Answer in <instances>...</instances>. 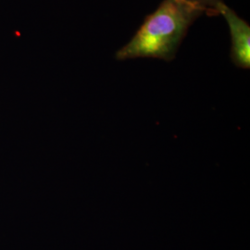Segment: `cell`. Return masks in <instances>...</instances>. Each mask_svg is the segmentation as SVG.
Returning <instances> with one entry per match:
<instances>
[{"instance_id":"cell-2","label":"cell","mask_w":250,"mask_h":250,"mask_svg":"<svg viewBox=\"0 0 250 250\" xmlns=\"http://www.w3.org/2000/svg\"><path fill=\"white\" fill-rule=\"evenodd\" d=\"M218 15H222L230 30L231 35V59L235 66L242 69L250 67V27L249 23L240 18L233 9H230L224 2L217 8Z\"/></svg>"},{"instance_id":"cell-3","label":"cell","mask_w":250,"mask_h":250,"mask_svg":"<svg viewBox=\"0 0 250 250\" xmlns=\"http://www.w3.org/2000/svg\"><path fill=\"white\" fill-rule=\"evenodd\" d=\"M205 9L208 15H218L216 8L224 0H185Z\"/></svg>"},{"instance_id":"cell-1","label":"cell","mask_w":250,"mask_h":250,"mask_svg":"<svg viewBox=\"0 0 250 250\" xmlns=\"http://www.w3.org/2000/svg\"><path fill=\"white\" fill-rule=\"evenodd\" d=\"M205 9L185 0H163L144 21L134 37L116 53L118 61L153 58L170 62L175 58L189 27Z\"/></svg>"}]
</instances>
